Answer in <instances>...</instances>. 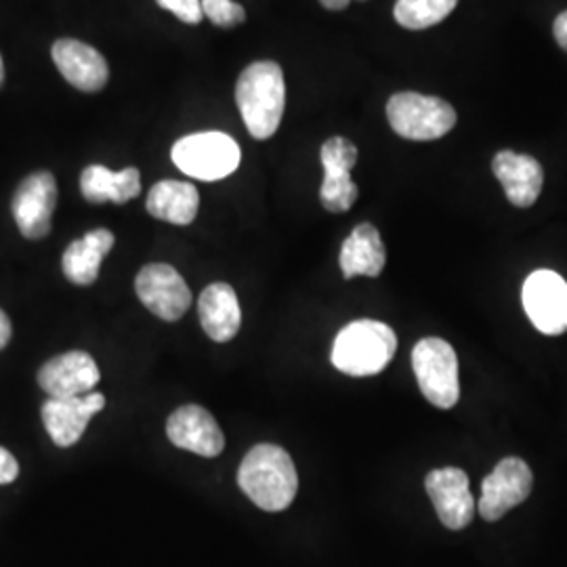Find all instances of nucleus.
<instances>
[{
  "label": "nucleus",
  "mask_w": 567,
  "mask_h": 567,
  "mask_svg": "<svg viewBox=\"0 0 567 567\" xmlns=\"http://www.w3.org/2000/svg\"><path fill=\"white\" fill-rule=\"evenodd\" d=\"M238 486L257 507L280 513L290 507L297 496V466L284 447L259 444L244 456Z\"/></svg>",
  "instance_id": "f257e3e1"
},
{
  "label": "nucleus",
  "mask_w": 567,
  "mask_h": 567,
  "mask_svg": "<svg viewBox=\"0 0 567 567\" xmlns=\"http://www.w3.org/2000/svg\"><path fill=\"white\" fill-rule=\"evenodd\" d=\"M236 103L244 124L255 140H269L278 133L286 107V82L276 61L250 63L236 84Z\"/></svg>",
  "instance_id": "f03ea898"
},
{
  "label": "nucleus",
  "mask_w": 567,
  "mask_h": 567,
  "mask_svg": "<svg viewBox=\"0 0 567 567\" xmlns=\"http://www.w3.org/2000/svg\"><path fill=\"white\" fill-rule=\"evenodd\" d=\"M395 349L398 337L393 328L374 320H358L337 334L332 364L349 377H374L393 360Z\"/></svg>",
  "instance_id": "7ed1b4c3"
},
{
  "label": "nucleus",
  "mask_w": 567,
  "mask_h": 567,
  "mask_svg": "<svg viewBox=\"0 0 567 567\" xmlns=\"http://www.w3.org/2000/svg\"><path fill=\"white\" fill-rule=\"evenodd\" d=\"M386 118L400 137L412 142L442 140L458 121L446 100L421 93H395L386 102Z\"/></svg>",
  "instance_id": "20e7f679"
},
{
  "label": "nucleus",
  "mask_w": 567,
  "mask_h": 567,
  "mask_svg": "<svg viewBox=\"0 0 567 567\" xmlns=\"http://www.w3.org/2000/svg\"><path fill=\"white\" fill-rule=\"evenodd\" d=\"M240 147L219 131L196 133L173 145V163L187 177L200 182H219L229 177L240 164Z\"/></svg>",
  "instance_id": "39448f33"
},
{
  "label": "nucleus",
  "mask_w": 567,
  "mask_h": 567,
  "mask_svg": "<svg viewBox=\"0 0 567 567\" xmlns=\"http://www.w3.org/2000/svg\"><path fill=\"white\" fill-rule=\"evenodd\" d=\"M412 368L426 400L435 408L450 410L461 400L458 358L444 339L429 337L412 351Z\"/></svg>",
  "instance_id": "423d86ee"
},
{
  "label": "nucleus",
  "mask_w": 567,
  "mask_h": 567,
  "mask_svg": "<svg viewBox=\"0 0 567 567\" xmlns=\"http://www.w3.org/2000/svg\"><path fill=\"white\" fill-rule=\"evenodd\" d=\"M522 301L529 322L547 337L567 332V282L550 269H538L527 276Z\"/></svg>",
  "instance_id": "0eeeda50"
},
{
  "label": "nucleus",
  "mask_w": 567,
  "mask_h": 567,
  "mask_svg": "<svg viewBox=\"0 0 567 567\" xmlns=\"http://www.w3.org/2000/svg\"><path fill=\"white\" fill-rule=\"evenodd\" d=\"M58 206V182L53 173L39 171L20 183L13 196V219L21 236L28 240H41L51 231V219Z\"/></svg>",
  "instance_id": "6e6552de"
},
{
  "label": "nucleus",
  "mask_w": 567,
  "mask_h": 567,
  "mask_svg": "<svg viewBox=\"0 0 567 567\" xmlns=\"http://www.w3.org/2000/svg\"><path fill=\"white\" fill-rule=\"evenodd\" d=\"M135 290L140 301L164 322H177L192 305V290L171 265H145L137 274Z\"/></svg>",
  "instance_id": "1a4fd4ad"
},
{
  "label": "nucleus",
  "mask_w": 567,
  "mask_h": 567,
  "mask_svg": "<svg viewBox=\"0 0 567 567\" xmlns=\"http://www.w3.org/2000/svg\"><path fill=\"white\" fill-rule=\"evenodd\" d=\"M534 475L526 461L508 456L501 461L482 484L480 515L486 522H498L511 508L522 505L532 492Z\"/></svg>",
  "instance_id": "9d476101"
},
{
  "label": "nucleus",
  "mask_w": 567,
  "mask_h": 567,
  "mask_svg": "<svg viewBox=\"0 0 567 567\" xmlns=\"http://www.w3.org/2000/svg\"><path fill=\"white\" fill-rule=\"evenodd\" d=\"M324 182L320 200L330 213H347L358 200V187L351 182V168L358 163V147L344 137H330L320 150Z\"/></svg>",
  "instance_id": "9b49d317"
},
{
  "label": "nucleus",
  "mask_w": 567,
  "mask_h": 567,
  "mask_svg": "<svg viewBox=\"0 0 567 567\" xmlns=\"http://www.w3.org/2000/svg\"><path fill=\"white\" fill-rule=\"evenodd\" d=\"M426 494L447 529H465L475 515V498L463 468L446 466L426 475Z\"/></svg>",
  "instance_id": "f8f14e48"
},
{
  "label": "nucleus",
  "mask_w": 567,
  "mask_h": 567,
  "mask_svg": "<svg viewBox=\"0 0 567 567\" xmlns=\"http://www.w3.org/2000/svg\"><path fill=\"white\" fill-rule=\"evenodd\" d=\"M168 440L182 450L204 458H215L224 452L225 435L215 416L203 405L187 404L177 408L166 421Z\"/></svg>",
  "instance_id": "ddd939ff"
},
{
  "label": "nucleus",
  "mask_w": 567,
  "mask_h": 567,
  "mask_svg": "<svg viewBox=\"0 0 567 567\" xmlns=\"http://www.w3.org/2000/svg\"><path fill=\"white\" fill-rule=\"evenodd\" d=\"M102 372L84 351L55 355L39 370V385L49 398H81L100 385Z\"/></svg>",
  "instance_id": "4468645a"
},
{
  "label": "nucleus",
  "mask_w": 567,
  "mask_h": 567,
  "mask_svg": "<svg viewBox=\"0 0 567 567\" xmlns=\"http://www.w3.org/2000/svg\"><path fill=\"white\" fill-rule=\"evenodd\" d=\"M103 405L105 398L97 391L81 398H49L42 405V423L55 446H74Z\"/></svg>",
  "instance_id": "2eb2a0df"
},
{
  "label": "nucleus",
  "mask_w": 567,
  "mask_h": 567,
  "mask_svg": "<svg viewBox=\"0 0 567 567\" xmlns=\"http://www.w3.org/2000/svg\"><path fill=\"white\" fill-rule=\"evenodd\" d=\"M61 76L82 93H97L110 81L107 61L97 49L74 39H61L51 49Z\"/></svg>",
  "instance_id": "dca6fc26"
},
{
  "label": "nucleus",
  "mask_w": 567,
  "mask_h": 567,
  "mask_svg": "<svg viewBox=\"0 0 567 567\" xmlns=\"http://www.w3.org/2000/svg\"><path fill=\"white\" fill-rule=\"evenodd\" d=\"M492 171L503 185L508 203L519 208H529L538 200L545 185V171L536 158L503 150L494 156Z\"/></svg>",
  "instance_id": "f3484780"
},
{
  "label": "nucleus",
  "mask_w": 567,
  "mask_h": 567,
  "mask_svg": "<svg viewBox=\"0 0 567 567\" xmlns=\"http://www.w3.org/2000/svg\"><path fill=\"white\" fill-rule=\"evenodd\" d=\"M198 316L204 332L215 343L231 341L243 326V309L236 290L225 282L210 284L204 288L198 301Z\"/></svg>",
  "instance_id": "a211bd4d"
},
{
  "label": "nucleus",
  "mask_w": 567,
  "mask_h": 567,
  "mask_svg": "<svg viewBox=\"0 0 567 567\" xmlns=\"http://www.w3.org/2000/svg\"><path fill=\"white\" fill-rule=\"evenodd\" d=\"M114 234L110 229H93L81 240H74L65 248L61 257V267L65 278L76 286H89L95 282L102 269L105 255L114 248Z\"/></svg>",
  "instance_id": "6ab92c4d"
},
{
  "label": "nucleus",
  "mask_w": 567,
  "mask_h": 567,
  "mask_svg": "<svg viewBox=\"0 0 567 567\" xmlns=\"http://www.w3.org/2000/svg\"><path fill=\"white\" fill-rule=\"evenodd\" d=\"M81 192L91 204H126L142 194V175L133 166L114 173L102 164H91L82 171Z\"/></svg>",
  "instance_id": "aec40b11"
},
{
  "label": "nucleus",
  "mask_w": 567,
  "mask_h": 567,
  "mask_svg": "<svg viewBox=\"0 0 567 567\" xmlns=\"http://www.w3.org/2000/svg\"><path fill=\"white\" fill-rule=\"evenodd\" d=\"M385 244L372 224L358 225L341 248V271L344 280L355 276L379 278L385 267Z\"/></svg>",
  "instance_id": "412c9836"
},
{
  "label": "nucleus",
  "mask_w": 567,
  "mask_h": 567,
  "mask_svg": "<svg viewBox=\"0 0 567 567\" xmlns=\"http://www.w3.org/2000/svg\"><path fill=\"white\" fill-rule=\"evenodd\" d=\"M145 208L152 217L173 225H189L200 208V194L192 183L166 179L147 194Z\"/></svg>",
  "instance_id": "4be33fe9"
},
{
  "label": "nucleus",
  "mask_w": 567,
  "mask_h": 567,
  "mask_svg": "<svg viewBox=\"0 0 567 567\" xmlns=\"http://www.w3.org/2000/svg\"><path fill=\"white\" fill-rule=\"evenodd\" d=\"M458 0H398L393 16L405 30H426L446 20Z\"/></svg>",
  "instance_id": "5701e85b"
},
{
  "label": "nucleus",
  "mask_w": 567,
  "mask_h": 567,
  "mask_svg": "<svg viewBox=\"0 0 567 567\" xmlns=\"http://www.w3.org/2000/svg\"><path fill=\"white\" fill-rule=\"evenodd\" d=\"M204 18L213 21L219 28H236L246 21L243 4L234 0H200Z\"/></svg>",
  "instance_id": "b1692460"
},
{
  "label": "nucleus",
  "mask_w": 567,
  "mask_h": 567,
  "mask_svg": "<svg viewBox=\"0 0 567 567\" xmlns=\"http://www.w3.org/2000/svg\"><path fill=\"white\" fill-rule=\"evenodd\" d=\"M163 9L177 16L183 23H200L204 18L203 4L200 0H156Z\"/></svg>",
  "instance_id": "393cba45"
},
{
  "label": "nucleus",
  "mask_w": 567,
  "mask_h": 567,
  "mask_svg": "<svg viewBox=\"0 0 567 567\" xmlns=\"http://www.w3.org/2000/svg\"><path fill=\"white\" fill-rule=\"evenodd\" d=\"M20 475V465L16 461V456L0 447V486H7V484H13Z\"/></svg>",
  "instance_id": "a878e982"
},
{
  "label": "nucleus",
  "mask_w": 567,
  "mask_h": 567,
  "mask_svg": "<svg viewBox=\"0 0 567 567\" xmlns=\"http://www.w3.org/2000/svg\"><path fill=\"white\" fill-rule=\"evenodd\" d=\"M553 34H555L557 44H559L564 51H567V11L557 16V20L553 23Z\"/></svg>",
  "instance_id": "bb28decb"
},
{
  "label": "nucleus",
  "mask_w": 567,
  "mask_h": 567,
  "mask_svg": "<svg viewBox=\"0 0 567 567\" xmlns=\"http://www.w3.org/2000/svg\"><path fill=\"white\" fill-rule=\"evenodd\" d=\"M11 332H13L11 320H9V316L0 309V351L11 341Z\"/></svg>",
  "instance_id": "cd10ccee"
},
{
  "label": "nucleus",
  "mask_w": 567,
  "mask_h": 567,
  "mask_svg": "<svg viewBox=\"0 0 567 567\" xmlns=\"http://www.w3.org/2000/svg\"><path fill=\"white\" fill-rule=\"evenodd\" d=\"M349 2H351V0H320V4L326 7L328 11H343V9H347Z\"/></svg>",
  "instance_id": "c85d7f7f"
},
{
  "label": "nucleus",
  "mask_w": 567,
  "mask_h": 567,
  "mask_svg": "<svg viewBox=\"0 0 567 567\" xmlns=\"http://www.w3.org/2000/svg\"><path fill=\"white\" fill-rule=\"evenodd\" d=\"M4 82V65H2V55H0V86Z\"/></svg>",
  "instance_id": "c756f323"
}]
</instances>
